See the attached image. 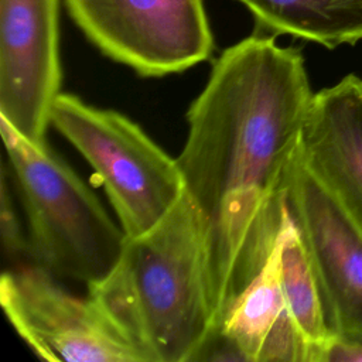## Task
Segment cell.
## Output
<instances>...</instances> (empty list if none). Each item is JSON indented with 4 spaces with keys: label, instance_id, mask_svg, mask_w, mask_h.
<instances>
[{
    "label": "cell",
    "instance_id": "6da1fadb",
    "mask_svg": "<svg viewBox=\"0 0 362 362\" xmlns=\"http://www.w3.org/2000/svg\"><path fill=\"white\" fill-rule=\"evenodd\" d=\"M313 96L301 52L256 34L219 55L187 113L177 163L206 233L215 318L272 252Z\"/></svg>",
    "mask_w": 362,
    "mask_h": 362
},
{
    "label": "cell",
    "instance_id": "7a4b0ae2",
    "mask_svg": "<svg viewBox=\"0 0 362 362\" xmlns=\"http://www.w3.org/2000/svg\"><path fill=\"white\" fill-rule=\"evenodd\" d=\"M88 291L150 362H191L215 314L206 233L188 194L150 230L126 238L113 270Z\"/></svg>",
    "mask_w": 362,
    "mask_h": 362
},
{
    "label": "cell",
    "instance_id": "3957f363",
    "mask_svg": "<svg viewBox=\"0 0 362 362\" xmlns=\"http://www.w3.org/2000/svg\"><path fill=\"white\" fill-rule=\"evenodd\" d=\"M0 132L25 209L35 263L88 287L102 281L122 255V226L47 144L30 141L1 117Z\"/></svg>",
    "mask_w": 362,
    "mask_h": 362
},
{
    "label": "cell",
    "instance_id": "277c9868",
    "mask_svg": "<svg viewBox=\"0 0 362 362\" xmlns=\"http://www.w3.org/2000/svg\"><path fill=\"white\" fill-rule=\"evenodd\" d=\"M51 124L100 178L126 238L150 230L184 195L177 158L127 116L61 93Z\"/></svg>",
    "mask_w": 362,
    "mask_h": 362
},
{
    "label": "cell",
    "instance_id": "5b68a950",
    "mask_svg": "<svg viewBox=\"0 0 362 362\" xmlns=\"http://www.w3.org/2000/svg\"><path fill=\"white\" fill-rule=\"evenodd\" d=\"M34 264L3 272L0 303L20 338L51 362H150L102 304L75 296Z\"/></svg>",
    "mask_w": 362,
    "mask_h": 362
},
{
    "label": "cell",
    "instance_id": "8992f818",
    "mask_svg": "<svg viewBox=\"0 0 362 362\" xmlns=\"http://www.w3.org/2000/svg\"><path fill=\"white\" fill-rule=\"evenodd\" d=\"M85 37L141 76L182 72L205 59L214 37L202 0H64Z\"/></svg>",
    "mask_w": 362,
    "mask_h": 362
},
{
    "label": "cell",
    "instance_id": "52a82bcc",
    "mask_svg": "<svg viewBox=\"0 0 362 362\" xmlns=\"http://www.w3.org/2000/svg\"><path fill=\"white\" fill-rule=\"evenodd\" d=\"M286 205L307 249L329 337L362 345V229L298 154Z\"/></svg>",
    "mask_w": 362,
    "mask_h": 362
},
{
    "label": "cell",
    "instance_id": "ba28073f",
    "mask_svg": "<svg viewBox=\"0 0 362 362\" xmlns=\"http://www.w3.org/2000/svg\"><path fill=\"white\" fill-rule=\"evenodd\" d=\"M61 79L58 0H1L0 117L47 144Z\"/></svg>",
    "mask_w": 362,
    "mask_h": 362
},
{
    "label": "cell",
    "instance_id": "9c48e42d",
    "mask_svg": "<svg viewBox=\"0 0 362 362\" xmlns=\"http://www.w3.org/2000/svg\"><path fill=\"white\" fill-rule=\"evenodd\" d=\"M192 361L310 362V345L283 296L274 252L225 304Z\"/></svg>",
    "mask_w": 362,
    "mask_h": 362
},
{
    "label": "cell",
    "instance_id": "30bf717a",
    "mask_svg": "<svg viewBox=\"0 0 362 362\" xmlns=\"http://www.w3.org/2000/svg\"><path fill=\"white\" fill-rule=\"evenodd\" d=\"M300 157L362 229V79L346 75L314 93Z\"/></svg>",
    "mask_w": 362,
    "mask_h": 362
},
{
    "label": "cell",
    "instance_id": "8fae6325",
    "mask_svg": "<svg viewBox=\"0 0 362 362\" xmlns=\"http://www.w3.org/2000/svg\"><path fill=\"white\" fill-rule=\"evenodd\" d=\"M266 31L335 48L362 40V0H238Z\"/></svg>",
    "mask_w": 362,
    "mask_h": 362
},
{
    "label": "cell",
    "instance_id": "7c38bea8",
    "mask_svg": "<svg viewBox=\"0 0 362 362\" xmlns=\"http://www.w3.org/2000/svg\"><path fill=\"white\" fill-rule=\"evenodd\" d=\"M277 276L291 317L310 345V362L315 349L329 338L315 274L287 205L273 245Z\"/></svg>",
    "mask_w": 362,
    "mask_h": 362
},
{
    "label": "cell",
    "instance_id": "4fadbf2b",
    "mask_svg": "<svg viewBox=\"0 0 362 362\" xmlns=\"http://www.w3.org/2000/svg\"><path fill=\"white\" fill-rule=\"evenodd\" d=\"M0 236L3 252L10 260H17L30 253V242L23 235L4 168L1 171L0 188Z\"/></svg>",
    "mask_w": 362,
    "mask_h": 362
},
{
    "label": "cell",
    "instance_id": "5bb4252c",
    "mask_svg": "<svg viewBox=\"0 0 362 362\" xmlns=\"http://www.w3.org/2000/svg\"><path fill=\"white\" fill-rule=\"evenodd\" d=\"M313 362H362V345L329 337L315 349Z\"/></svg>",
    "mask_w": 362,
    "mask_h": 362
}]
</instances>
